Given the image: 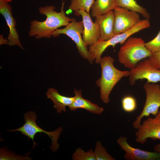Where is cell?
I'll use <instances>...</instances> for the list:
<instances>
[{
	"instance_id": "8fae6325",
	"label": "cell",
	"mask_w": 160,
	"mask_h": 160,
	"mask_svg": "<svg viewBox=\"0 0 160 160\" xmlns=\"http://www.w3.org/2000/svg\"><path fill=\"white\" fill-rule=\"evenodd\" d=\"M127 138L120 136L117 142L121 149L125 151L124 158L127 160H155L160 159V154L135 148L127 143Z\"/></svg>"
},
{
	"instance_id": "6da1fadb",
	"label": "cell",
	"mask_w": 160,
	"mask_h": 160,
	"mask_svg": "<svg viewBox=\"0 0 160 160\" xmlns=\"http://www.w3.org/2000/svg\"><path fill=\"white\" fill-rule=\"evenodd\" d=\"M64 3L62 0L60 11L57 12L53 6H46L39 8V13L46 16V20L40 22L33 20L30 23L28 32L30 37L37 39L44 38L49 39L53 32L59 28L66 26L72 21V18L66 16L64 10Z\"/></svg>"
},
{
	"instance_id": "83f0119b",
	"label": "cell",
	"mask_w": 160,
	"mask_h": 160,
	"mask_svg": "<svg viewBox=\"0 0 160 160\" xmlns=\"http://www.w3.org/2000/svg\"><path fill=\"white\" fill-rule=\"evenodd\" d=\"M12 0H0V1H4L8 3L9 2H11L12 1Z\"/></svg>"
},
{
	"instance_id": "2e32d148",
	"label": "cell",
	"mask_w": 160,
	"mask_h": 160,
	"mask_svg": "<svg viewBox=\"0 0 160 160\" xmlns=\"http://www.w3.org/2000/svg\"><path fill=\"white\" fill-rule=\"evenodd\" d=\"M46 95L48 98L52 101L54 107L58 113L63 111L65 112L66 107L71 105L75 99L74 96L68 97L61 95L57 89L54 88L48 89L46 92Z\"/></svg>"
},
{
	"instance_id": "30bf717a",
	"label": "cell",
	"mask_w": 160,
	"mask_h": 160,
	"mask_svg": "<svg viewBox=\"0 0 160 160\" xmlns=\"http://www.w3.org/2000/svg\"><path fill=\"white\" fill-rule=\"evenodd\" d=\"M135 134L136 141L142 145L148 138L160 140V110L154 117H149L145 120Z\"/></svg>"
},
{
	"instance_id": "8992f818",
	"label": "cell",
	"mask_w": 160,
	"mask_h": 160,
	"mask_svg": "<svg viewBox=\"0 0 160 160\" xmlns=\"http://www.w3.org/2000/svg\"><path fill=\"white\" fill-rule=\"evenodd\" d=\"M84 29L82 21H77L74 18H72V21L65 28L56 30L53 33L52 36L56 37L60 34H64L69 37L76 44L78 51L81 56L92 64L94 60L81 36Z\"/></svg>"
},
{
	"instance_id": "277c9868",
	"label": "cell",
	"mask_w": 160,
	"mask_h": 160,
	"mask_svg": "<svg viewBox=\"0 0 160 160\" xmlns=\"http://www.w3.org/2000/svg\"><path fill=\"white\" fill-rule=\"evenodd\" d=\"M24 116L25 123L22 127L15 129L8 130V131L12 132L16 131L20 132L22 134L31 139L33 143L32 148H34L37 145L34 140L36 134L38 133H45L51 140L52 144L50 147L51 149L53 152L57 151L59 147L57 141L63 130V127H60L55 130L51 132L47 131L40 127L36 124V121L37 116L35 112L28 111L24 113Z\"/></svg>"
},
{
	"instance_id": "ba28073f",
	"label": "cell",
	"mask_w": 160,
	"mask_h": 160,
	"mask_svg": "<svg viewBox=\"0 0 160 160\" xmlns=\"http://www.w3.org/2000/svg\"><path fill=\"white\" fill-rule=\"evenodd\" d=\"M129 76L130 84L134 85L139 79H147V82L156 83L160 82V70L152 64L148 57L138 62L130 69Z\"/></svg>"
},
{
	"instance_id": "7c38bea8",
	"label": "cell",
	"mask_w": 160,
	"mask_h": 160,
	"mask_svg": "<svg viewBox=\"0 0 160 160\" xmlns=\"http://www.w3.org/2000/svg\"><path fill=\"white\" fill-rule=\"evenodd\" d=\"M81 15L84 29L82 33V38L85 45L91 46L99 40L100 35L97 23L92 20L89 14L84 10H78L75 12Z\"/></svg>"
},
{
	"instance_id": "d6986e66",
	"label": "cell",
	"mask_w": 160,
	"mask_h": 160,
	"mask_svg": "<svg viewBox=\"0 0 160 160\" xmlns=\"http://www.w3.org/2000/svg\"><path fill=\"white\" fill-rule=\"evenodd\" d=\"M95 0H71L69 9L74 12L80 9L84 10L89 14Z\"/></svg>"
},
{
	"instance_id": "5bb4252c",
	"label": "cell",
	"mask_w": 160,
	"mask_h": 160,
	"mask_svg": "<svg viewBox=\"0 0 160 160\" xmlns=\"http://www.w3.org/2000/svg\"><path fill=\"white\" fill-rule=\"evenodd\" d=\"M95 21L99 30V40H108L115 35L114 32V15L113 10L96 17Z\"/></svg>"
},
{
	"instance_id": "7402d4cb",
	"label": "cell",
	"mask_w": 160,
	"mask_h": 160,
	"mask_svg": "<svg viewBox=\"0 0 160 160\" xmlns=\"http://www.w3.org/2000/svg\"><path fill=\"white\" fill-rule=\"evenodd\" d=\"M121 103L123 110L126 112H133L137 108L136 100L135 97L131 95L124 97L121 100Z\"/></svg>"
},
{
	"instance_id": "52a82bcc",
	"label": "cell",
	"mask_w": 160,
	"mask_h": 160,
	"mask_svg": "<svg viewBox=\"0 0 160 160\" xmlns=\"http://www.w3.org/2000/svg\"><path fill=\"white\" fill-rule=\"evenodd\" d=\"M146 93V100L143 109L133 123L134 128L137 129L141 120L150 114L155 116L159 112L160 107V85L154 83L147 82L144 86Z\"/></svg>"
},
{
	"instance_id": "484cf974",
	"label": "cell",
	"mask_w": 160,
	"mask_h": 160,
	"mask_svg": "<svg viewBox=\"0 0 160 160\" xmlns=\"http://www.w3.org/2000/svg\"><path fill=\"white\" fill-rule=\"evenodd\" d=\"M153 151L155 152L160 154V143L155 145L153 148Z\"/></svg>"
},
{
	"instance_id": "603a6c76",
	"label": "cell",
	"mask_w": 160,
	"mask_h": 160,
	"mask_svg": "<svg viewBox=\"0 0 160 160\" xmlns=\"http://www.w3.org/2000/svg\"><path fill=\"white\" fill-rule=\"evenodd\" d=\"M0 160H31L32 158L28 156H25L15 155L7 151L4 149H0Z\"/></svg>"
},
{
	"instance_id": "7a4b0ae2",
	"label": "cell",
	"mask_w": 160,
	"mask_h": 160,
	"mask_svg": "<svg viewBox=\"0 0 160 160\" xmlns=\"http://www.w3.org/2000/svg\"><path fill=\"white\" fill-rule=\"evenodd\" d=\"M114 59L110 56L101 57L100 63L101 69V77L96 81L100 88V97L103 102L107 104L110 101L109 95L116 84L123 77L129 76V71H121L114 65Z\"/></svg>"
},
{
	"instance_id": "3957f363",
	"label": "cell",
	"mask_w": 160,
	"mask_h": 160,
	"mask_svg": "<svg viewBox=\"0 0 160 160\" xmlns=\"http://www.w3.org/2000/svg\"><path fill=\"white\" fill-rule=\"evenodd\" d=\"M152 53L146 47L141 38H129L120 48L118 54L119 62L131 69L142 60L151 56Z\"/></svg>"
},
{
	"instance_id": "ffe728a7",
	"label": "cell",
	"mask_w": 160,
	"mask_h": 160,
	"mask_svg": "<svg viewBox=\"0 0 160 160\" xmlns=\"http://www.w3.org/2000/svg\"><path fill=\"white\" fill-rule=\"evenodd\" d=\"M94 153L96 160H115V159L110 155L101 142H96Z\"/></svg>"
},
{
	"instance_id": "cb8c5ba5",
	"label": "cell",
	"mask_w": 160,
	"mask_h": 160,
	"mask_svg": "<svg viewBox=\"0 0 160 160\" xmlns=\"http://www.w3.org/2000/svg\"><path fill=\"white\" fill-rule=\"evenodd\" d=\"M145 46L146 48L152 53L160 51V31L153 39L145 43Z\"/></svg>"
},
{
	"instance_id": "5b68a950",
	"label": "cell",
	"mask_w": 160,
	"mask_h": 160,
	"mask_svg": "<svg viewBox=\"0 0 160 160\" xmlns=\"http://www.w3.org/2000/svg\"><path fill=\"white\" fill-rule=\"evenodd\" d=\"M150 26L149 19L141 20L135 26L126 32L115 35L108 40H98L89 47V52L95 60H99L101 57L103 52L108 47L111 46L114 48L115 45L118 43L122 45L130 36L141 30L149 28Z\"/></svg>"
},
{
	"instance_id": "9a60e30c",
	"label": "cell",
	"mask_w": 160,
	"mask_h": 160,
	"mask_svg": "<svg viewBox=\"0 0 160 160\" xmlns=\"http://www.w3.org/2000/svg\"><path fill=\"white\" fill-rule=\"evenodd\" d=\"M75 99L72 104L69 107L71 111L82 108L93 114L100 115L104 111V108L84 98L81 90L74 89Z\"/></svg>"
},
{
	"instance_id": "e0dca14e",
	"label": "cell",
	"mask_w": 160,
	"mask_h": 160,
	"mask_svg": "<svg viewBox=\"0 0 160 160\" xmlns=\"http://www.w3.org/2000/svg\"><path fill=\"white\" fill-rule=\"evenodd\" d=\"M116 6L115 0H96L91 8V15L96 17L113 10Z\"/></svg>"
},
{
	"instance_id": "9c48e42d",
	"label": "cell",
	"mask_w": 160,
	"mask_h": 160,
	"mask_svg": "<svg viewBox=\"0 0 160 160\" xmlns=\"http://www.w3.org/2000/svg\"><path fill=\"white\" fill-rule=\"evenodd\" d=\"M113 11L115 35L129 31L141 20L138 13L126 8L116 6Z\"/></svg>"
},
{
	"instance_id": "4316f807",
	"label": "cell",
	"mask_w": 160,
	"mask_h": 160,
	"mask_svg": "<svg viewBox=\"0 0 160 160\" xmlns=\"http://www.w3.org/2000/svg\"><path fill=\"white\" fill-rule=\"evenodd\" d=\"M0 45L8 44V40L4 39L3 35H0Z\"/></svg>"
},
{
	"instance_id": "4fadbf2b",
	"label": "cell",
	"mask_w": 160,
	"mask_h": 160,
	"mask_svg": "<svg viewBox=\"0 0 160 160\" xmlns=\"http://www.w3.org/2000/svg\"><path fill=\"white\" fill-rule=\"evenodd\" d=\"M0 13L4 17L9 29L7 44L9 46L17 45L24 49L15 28L16 20L12 16L10 5L8 3L0 1Z\"/></svg>"
},
{
	"instance_id": "44dd1931",
	"label": "cell",
	"mask_w": 160,
	"mask_h": 160,
	"mask_svg": "<svg viewBox=\"0 0 160 160\" xmlns=\"http://www.w3.org/2000/svg\"><path fill=\"white\" fill-rule=\"evenodd\" d=\"M73 160H96L93 149L85 151L81 147L77 148L72 154Z\"/></svg>"
},
{
	"instance_id": "ac0fdd59",
	"label": "cell",
	"mask_w": 160,
	"mask_h": 160,
	"mask_svg": "<svg viewBox=\"0 0 160 160\" xmlns=\"http://www.w3.org/2000/svg\"><path fill=\"white\" fill-rule=\"evenodd\" d=\"M116 6L140 14L145 19H149L150 15L146 9L140 5L135 0H115Z\"/></svg>"
},
{
	"instance_id": "d4e9b609",
	"label": "cell",
	"mask_w": 160,
	"mask_h": 160,
	"mask_svg": "<svg viewBox=\"0 0 160 160\" xmlns=\"http://www.w3.org/2000/svg\"><path fill=\"white\" fill-rule=\"evenodd\" d=\"M148 58L153 65L160 70V51L152 53V55Z\"/></svg>"
}]
</instances>
